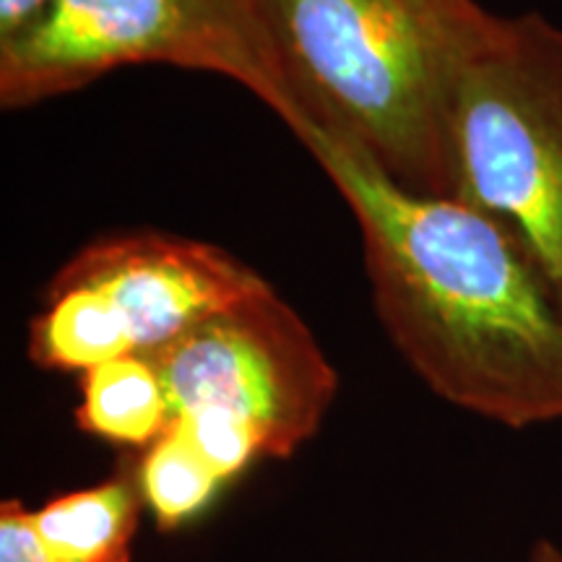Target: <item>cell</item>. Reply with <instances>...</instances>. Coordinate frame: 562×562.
I'll use <instances>...</instances> for the list:
<instances>
[{"label":"cell","mask_w":562,"mask_h":562,"mask_svg":"<svg viewBox=\"0 0 562 562\" xmlns=\"http://www.w3.org/2000/svg\"><path fill=\"white\" fill-rule=\"evenodd\" d=\"M0 562H53L34 524V510L16 497L0 503Z\"/></svg>","instance_id":"obj_11"},{"label":"cell","mask_w":562,"mask_h":562,"mask_svg":"<svg viewBox=\"0 0 562 562\" xmlns=\"http://www.w3.org/2000/svg\"><path fill=\"white\" fill-rule=\"evenodd\" d=\"M144 508L133 467L50 497L34 508V524L53 562H133Z\"/></svg>","instance_id":"obj_7"},{"label":"cell","mask_w":562,"mask_h":562,"mask_svg":"<svg viewBox=\"0 0 562 562\" xmlns=\"http://www.w3.org/2000/svg\"><path fill=\"white\" fill-rule=\"evenodd\" d=\"M26 355L42 370L87 372L133 355L128 334L89 286L55 277L45 307L30 323Z\"/></svg>","instance_id":"obj_9"},{"label":"cell","mask_w":562,"mask_h":562,"mask_svg":"<svg viewBox=\"0 0 562 562\" xmlns=\"http://www.w3.org/2000/svg\"><path fill=\"white\" fill-rule=\"evenodd\" d=\"M300 144L355 214L375 313L414 375L513 430L562 422V292L521 237L463 201L406 193L339 138Z\"/></svg>","instance_id":"obj_1"},{"label":"cell","mask_w":562,"mask_h":562,"mask_svg":"<svg viewBox=\"0 0 562 562\" xmlns=\"http://www.w3.org/2000/svg\"><path fill=\"white\" fill-rule=\"evenodd\" d=\"M53 3L55 0H0V50L37 30Z\"/></svg>","instance_id":"obj_12"},{"label":"cell","mask_w":562,"mask_h":562,"mask_svg":"<svg viewBox=\"0 0 562 562\" xmlns=\"http://www.w3.org/2000/svg\"><path fill=\"white\" fill-rule=\"evenodd\" d=\"M294 138L321 131L406 193L453 199L451 100L474 0H261Z\"/></svg>","instance_id":"obj_2"},{"label":"cell","mask_w":562,"mask_h":562,"mask_svg":"<svg viewBox=\"0 0 562 562\" xmlns=\"http://www.w3.org/2000/svg\"><path fill=\"white\" fill-rule=\"evenodd\" d=\"M453 199L516 232L562 292V30L492 16L461 55L451 100Z\"/></svg>","instance_id":"obj_4"},{"label":"cell","mask_w":562,"mask_h":562,"mask_svg":"<svg viewBox=\"0 0 562 562\" xmlns=\"http://www.w3.org/2000/svg\"><path fill=\"white\" fill-rule=\"evenodd\" d=\"M146 63L224 76L290 128L261 0H55L37 30L0 50V104L30 108Z\"/></svg>","instance_id":"obj_5"},{"label":"cell","mask_w":562,"mask_h":562,"mask_svg":"<svg viewBox=\"0 0 562 562\" xmlns=\"http://www.w3.org/2000/svg\"><path fill=\"white\" fill-rule=\"evenodd\" d=\"M170 425L224 482L290 459L321 432L339 375L307 323L266 284L151 357Z\"/></svg>","instance_id":"obj_3"},{"label":"cell","mask_w":562,"mask_h":562,"mask_svg":"<svg viewBox=\"0 0 562 562\" xmlns=\"http://www.w3.org/2000/svg\"><path fill=\"white\" fill-rule=\"evenodd\" d=\"M76 425L123 448L157 442L170 427V398L151 357L125 355L83 372Z\"/></svg>","instance_id":"obj_8"},{"label":"cell","mask_w":562,"mask_h":562,"mask_svg":"<svg viewBox=\"0 0 562 562\" xmlns=\"http://www.w3.org/2000/svg\"><path fill=\"white\" fill-rule=\"evenodd\" d=\"M58 273L89 286L128 334L133 355L144 357L269 284L220 245L161 232L91 243Z\"/></svg>","instance_id":"obj_6"},{"label":"cell","mask_w":562,"mask_h":562,"mask_svg":"<svg viewBox=\"0 0 562 562\" xmlns=\"http://www.w3.org/2000/svg\"><path fill=\"white\" fill-rule=\"evenodd\" d=\"M136 480L146 508L165 531L180 529L201 516L227 484L172 425L157 442L140 451Z\"/></svg>","instance_id":"obj_10"},{"label":"cell","mask_w":562,"mask_h":562,"mask_svg":"<svg viewBox=\"0 0 562 562\" xmlns=\"http://www.w3.org/2000/svg\"><path fill=\"white\" fill-rule=\"evenodd\" d=\"M524 562H562V547L554 544L552 539H539L531 544Z\"/></svg>","instance_id":"obj_13"}]
</instances>
